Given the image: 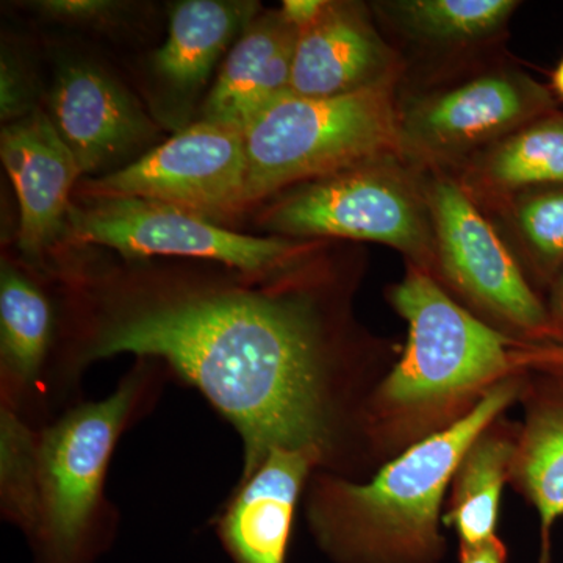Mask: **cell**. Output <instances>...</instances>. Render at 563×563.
<instances>
[{"label":"cell","instance_id":"6da1fadb","mask_svg":"<svg viewBox=\"0 0 563 563\" xmlns=\"http://www.w3.org/2000/svg\"><path fill=\"white\" fill-rule=\"evenodd\" d=\"M118 354L158 361L201 393L242 437L243 473L273 450L332 453L331 350L299 296L207 288L111 302L77 352L76 373Z\"/></svg>","mask_w":563,"mask_h":563},{"label":"cell","instance_id":"7a4b0ae2","mask_svg":"<svg viewBox=\"0 0 563 563\" xmlns=\"http://www.w3.org/2000/svg\"><path fill=\"white\" fill-rule=\"evenodd\" d=\"M520 376L492 388L453 424L410 444L369 483L314 476L307 518L340 563H431L442 554L440 510L463 455L517 401Z\"/></svg>","mask_w":563,"mask_h":563},{"label":"cell","instance_id":"3957f363","mask_svg":"<svg viewBox=\"0 0 563 563\" xmlns=\"http://www.w3.org/2000/svg\"><path fill=\"white\" fill-rule=\"evenodd\" d=\"M390 298L409 324V340L374 393L369 417L377 431L418 442L453 424L520 372L515 363L520 343L473 317L422 269H410Z\"/></svg>","mask_w":563,"mask_h":563},{"label":"cell","instance_id":"277c9868","mask_svg":"<svg viewBox=\"0 0 563 563\" xmlns=\"http://www.w3.org/2000/svg\"><path fill=\"white\" fill-rule=\"evenodd\" d=\"M151 361L136 363L117 390L40 426L27 536L35 563H95L117 518L106 496L111 455L157 391Z\"/></svg>","mask_w":563,"mask_h":563},{"label":"cell","instance_id":"5b68a950","mask_svg":"<svg viewBox=\"0 0 563 563\" xmlns=\"http://www.w3.org/2000/svg\"><path fill=\"white\" fill-rule=\"evenodd\" d=\"M399 122L390 81L333 98L284 96L243 132L247 206L295 181L350 172L398 150Z\"/></svg>","mask_w":563,"mask_h":563},{"label":"cell","instance_id":"8992f818","mask_svg":"<svg viewBox=\"0 0 563 563\" xmlns=\"http://www.w3.org/2000/svg\"><path fill=\"white\" fill-rule=\"evenodd\" d=\"M68 229L77 243L101 244L124 257L203 258L251 276L279 272L307 252L290 240L231 232L201 214L139 198L90 199L85 206H70Z\"/></svg>","mask_w":563,"mask_h":563},{"label":"cell","instance_id":"52a82bcc","mask_svg":"<svg viewBox=\"0 0 563 563\" xmlns=\"http://www.w3.org/2000/svg\"><path fill=\"white\" fill-rule=\"evenodd\" d=\"M246 179L243 133L199 121L131 165L85 181L84 195L147 199L210 220L247 207Z\"/></svg>","mask_w":563,"mask_h":563},{"label":"cell","instance_id":"ba28073f","mask_svg":"<svg viewBox=\"0 0 563 563\" xmlns=\"http://www.w3.org/2000/svg\"><path fill=\"white\" fill-rule=\"evenodd\" d=\"M263 224L292 236H342L388 244L420 263L432 254L424 210L409 187L373 168L350 169L282 199Z\"/></svg>","mask_w":563,"mask_h":563},{"label":"cell","instance_id":"9c48e42d","mask_svg":"<svg viewBox=\"0 0 563 563\" xmlns=\"http://www.w3.org/2000/svg\"><path fill=\"white\" fill-rule=\"evenodd\" d=\"M437 251L448 279L485 312L510 328L542 336L551 321L498 233L451 179L429 190Z\"/></svg>","mask_w":563,"mask_h":563},{"label":"cell","instance_id":"30bf717a","mask_svg":"<svg viewBox=\"0 0 563 563\" xmlns=\"http://www.w3.org/2000/svg\"><path fill=\"white\" fill-rule=\"evenodd\" d=\"M543 92L512 73L476 77L426 96L401 117V144L431 157H450L503 140L543 109Z\"/></svg>","mask_w":563,"mask_h":563},{"label":"cell","instance_id":"8fae6325","mask_svg":"<svg viewBox=\"0 0 563 563\" xmlns=\"http://www.w3.org/2000/svg\"><path fill=\"white\" fill-rule=\"evenodd\" d=\"M49 118L80 174L110 168L157 135L135 96L87 62H69L58 69L49 95Z\"/></svg>","mask_w":563,"mask_h":563},{"label":"cell","instance_id":"7c38bea8","mask_svg":"<svg viewBox=\"0 0 563 563\" xmlns=\"http://www.w3.org/2000/svg\"><path fill=\"white\" fill-rule=\"evenodd\" d=\"M325 462L318 450H273L222 507L217 532L235 563H285L296 506L310 474Z\"/></svg>","mask_w":563,"mask_h":563},{"label":"cell","instance_id":"4fadbf2b","mask_svg":"<svg viewBox=\"0 0 563 563\" xmlns=\"http://www.w3.org/2000/svg\"><path fill=\"white\" fill-rule=\"evenodd\" d=\"M0 157L20 201L18 247L35 257L68 224L79 165L49 114L40 110L2 129Z\"/></svg>","mask_w":563,"mask_h":563},{"label":"cell","instance_id":"5bb4252c","mask_svg":"<svg viewBox=\"0 0 563 563\" xmlns=\"http://www.w3.org/2000/svg\"><path fill=\"white\" fill-rule=\"evenodd\" d=\"M391 55L357 7L329 2L298 32L291 95L333 98L388 81Z\"/></svg>","mask_w":563,"mask_h":563},{"label":"cell","instance_id":"9a60e30c","mask_svg":"<svg viewBox=\"0 0 563 563\" xmlns=\"http://www.w3.org/2000/svg\"><path fill=\"white\" fill-rule=\"evenodd\" d=\"M52 307L35 282L11 263L0 272V406L32 424L49 413L52 385L47 361L52 346Z\"/></svg>","mask_w":563,"mask_h":563},{"label":"cell","instance_id":"2e32d148","mask_svg":"<svg viewBox=\"0 0 563 563\" xmlns=\"http://www.w3.org/2000/svg\"><path fill=\"white\" fill-rule=\"evenodd\" d=\"M296 41L298 31L280 11L255 18L229 52L202 121L243 133L263 110L291 95Z\"/></svg>","mask_w":563,"mask_h":563},{"label":"cell","instance_id":"e0dca14e","mask_svg":"<svg viewBox=\"0 0 563 563\" xmlns=\"http://www.w3.org/2000/svg\"><path fill=\"white\" fill-rule=\"evenodd\" d=\"M257 10L255 2L177 3L172 10L168 38L152 57L155 73L181 95L198 92L233 36L257 18Z\"/></svg>","mask_w":563,"mask_h":563},{"label":"cell","instance_id":"ac0fdd59","mask_svg":"<svg viewBox=\"0 0 563 563\" xmlns=\"http://www.w3.org/2000/svg\"><path fill=\"white\" fill-rule=\"evenodd\" d=\"M510 481L536 506L542 523V561L550 555V532L563 515V395L529 407L517 435Z\"/></svg>","mask_w":563,"mask_h":563},{"label":"cell","instance_id":"d6986e66","mask_svg":"<svg viewBox=\"0 0 563 563\" xmlns=\"http://www.w3.org/2000/svg\"><path fill=\"white\" fill-rule=\"evenodd\" d=\"M515 448L517 437L496 432L492 424L463 455L446 518L461 536L463 547L496 539L499 503L512 472Z\"/></svg>","mask_w":563,"mask_h":563},{"label":"cell","instance_id":"ffe728a7","mask_svg":"<svg viewBox=\"0 0 563 563\" xmlns=\"http://www.w3.org/2000/svg\"><path fill=\"white\" fill-rule=\"evenodd\" d=\"M481 174L488 187L504 192L563 184V118L504 136L484 158Z\"/></svg>","mask_w":563,"mask_h":563},{"label":"cell","instance_id":"44dd1931","mask_svg":"<svg viewBox=\"0 0 563 563\" xmlns=\"http://www.w3.org/2000/svg\"><path fill=\"white\" fill-rule=\"evenodd\" d=\"M518 3L512 0H409L391 9L409 31L435 41H474L503 27Z\"/></svg>","mask_w":563,"mask_h":563},{"label":"cell","instance_id":"7402d4cb","mask_svg":"<svg viewBox=\"0 0 563 563\" xmlns=\"http://www.w3.org/2000/svg\"><path fill=\"white\" fill-rule=\"evenodd\" d=\"M518 228L544 261L563 258V191L528 196L517 206Z\"/></svg>","mask_w":563,"mask_h":563},{"label":"cell","instance_id":"603a6c76","mask_svg":"<svg viewBox=\"0 0 563 563\" xmlns=\"http://www.w3.org/2000/svg\"><path fill=\"white\" fill-rule=\"evenodd\" d=\"M35 5L41 13L47 14L52 20L79 24L109 21L121 7L106 0H44Z\"/></svg>","mask_w":563,"mask_h":563},{"label":"cell","instance_id":"cb8c5ba5","mask_svg":"<svg viewBox=\"0 0 563 563\" xmlns=\"http://www.w3.org/2000/svg\"><path fill=\"white\" fill-rule=\"evenodd\" d=\"M20 68L3 54L2 57V120L13 122L32 113L31 95L22 79Z\"/></svg>","mask_w":563,"mask_h":563},{"label":"cell","instance_id":"d4e9b609","mask_svg":"<svg viewBox=\"0 0 563 563\" xmlns=\"http://www.w3.org/2000/svg\"><path fill=\"white\" fill-rule=\"evenodd\" d=\"M515 363L520 372L526 368H537L563 376V342L547 344V346L520 344L515 351Z\"/></svg>","mask_w":563,"mask_h":563},{"label":"cell","instance_id":"484cf974","mask_svg":"<svg viewBox=\"0 0 563 563\" xmlns=\"http://www.w3.org/2000/svg\"><path fill=\"white\" fill-rule=\"evenodd\" d=\"M328 3L324 0H285L280 13L288 24L301 32L321 16Z\"/></svg>","mask_w":563,"mask_h":563},{"label":"cell","instance_id":"4316f807","mask_svg":"<svg viewBox=\"0 0 563 563\" xmlns=\"http://www.w3.org/2000/svg\"><path fill=\"white\" fill-rule=\"evenodd\" d=\"M507 550L501 540H490L477 547L461 544V563H506Z\"/></svg>","mask_w":563,"mask_h":563},{"label":"cell","instance_id":"83f0119b","mask_svg":"<svg viewBox=\"0 0 563 563\" xmlns=\"http://www.w3.org/2000/svg\"><path fill=\"white\" fill-rule=\"evenodd\" d=\"M554 314L559 321L563 322V274L561 280H559L558 288H555Z\"/></svg>","mask_w":563,"mask_h":563},{"label":"cell","instance_id":"f1b7e54d","mask_svg":"<svg viewBox=\"0 0 563 563\" xmlns=\"http://www.w3.org/2000/svg\"><path fill=\"white\" fill-rule=\"evenodd\" d=\"M554 87L555 90L561 92V95L563 96V60L561 62V65L558 66V69H555Z\"/></svg>","mask_w":563,"mask_h":563}]
</instances>
